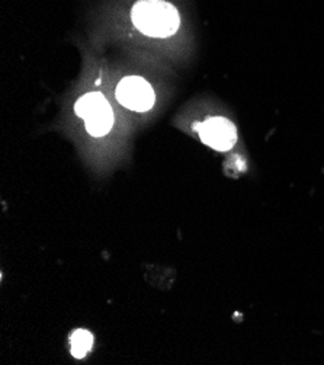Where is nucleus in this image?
<instances>
[{"label": "nucleus", "mask_w": 324, "mask_h": 365, "mask_svg": "<svg viewBox=\"0 0 324 365\" xmlns=\"http://www.w3.org/2000/svg\"><path fill=\"white\" fill-rule=\"evenodd\" d=\"M131 18L141 34L155 38L173 35L181 25L176 8L164 0H138L132 8Z\"/></svg>", "instance_id": "1"}, {"label": "nucleus", "mask_w": 324, "mask_h": 365, "mask_svg": "<svg viewBox=\"0 0 324 365\" xmlns=\"http://www.w3.org/2000/svg\"><path fill=\"white\" fill-rule=\"evenodd\" d=\"M76 114L85 120L86 130L93 137L110 133L114 125V113L102 93L83 95L76 103Z\"/></svg>", "instance_id": "2"}, {"label": "nucleus", "mask_w": 324, "mask_h": 365, "mask_svg": "<svg viewBox=\"0 0 324 365\" xmlns=\"http://www.w3.org/2000/svg\"><path fill=\"white\" fill-rule=\"evenodd\" d=\"M118 102L137 113H146L155 105V92L147 81L138 76H130L120 82L117 88Z\"/></svg>", "instance_id": "3"}, {"label": "nucleus", "mask_w": 324, "mask_h": 365, "mask_svg": "<svg viewBox=\"0 0 324 365\" xmlns=\"http://www.w3.org/2000/svg\"><path fill=\"white\" fill-rule=\"evenodd\" d=\"M201 140L211 149L229 152L237 141V130L231 121L223 117H214L198 125Z\"/></svg>", "instance_id": "4"}, {"label": "nucleus", "mask_w": 324, "mask_h": 365, "mask_svg": "<svg viewBox=\"0 0 324 365\" xmlns=\"http://www.w3.org/2000/svg\"><path fill=\"white\" fill-rule=\"evenodd\" d=\"M70 345H71V355L80 359L90 351L93 345V336L90 332L85 329H79L71 335Z\"/></svg>", "instance_id": "5"}]
</instances>
